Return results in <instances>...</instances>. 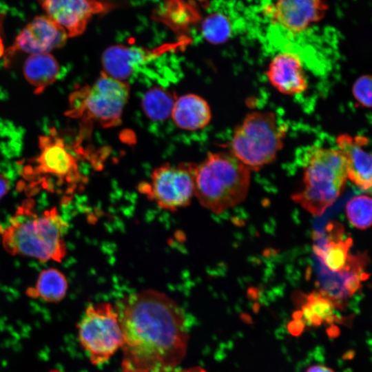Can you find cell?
Returning a JSON list of instances; mask_svg holds the SVG:
<instances>
[{
    "mask_svg": "<svg viewBox=\"0 0 372 372\" xmlns=\"http://www.w3.org/2000/svg\"><path fill=\"white\" fill-rule=\"evenodd\" d=\"M114 307L123 335V372H172L184 358L188 341L177 302L147 289L125 296Z\"/></svg>",
    "mask_w": 372,
    "mask_h": 372,
    "instance_id": "obj_1",
    "label": "cell"
},
{
    "mask_svg": "<svg viewBox=\"0 0 372 372\" xmlns=\"http://www.w3.org/2000/svg\"><path fill=\"white\" fill-rule=\"evenodd\" d=\"M68 229L56 207L37 214L24 205L3 231V246L12 255L61 262L66 254L64 236Z\"/></svg>",
    "mask_w": 372,
    "mask_h": 372,
    "instance_id": "obj_2",
    "label": "cell"
},
{
    "mask_svg": "<svg viewBox=\"0 0 372 372\" xmlns=\"http://www.w3.org/2000/svg\"><path fill=\"white\" fill-rule=\"evenodd\" d=\"M194 196L214 213L243 201L250 185V169L231 154L209 153L194 170Z\"/></svg>",
    "mask_w": 372,
    "mask_h": 372,
    "instance_id": "obj_3",
    "label": "cell"
},
{
    "mask_svg": "<svg viewBox=\"0 0 372 372\" xmlns=\"http://www.w3.org/2000/svg\"><path fill=\"white\" fill-rule=\"evenodd\" d=\"M347 180V162L338 148H318L309 156L304 187L293 200L315 216L322 215L340 196Z\"/></svg>",
    "mask_w": 372,
    "mask_h": 372,
    "instance_id": "obj_4",
    "label": "cell"
},
{
    "mask_svg": "<svg viewBox=\"0 0 372 372\" xmlns=\"http://www.w3.org/2000/svg\"><path fill=\"white\" fill-rule=\"evenodd\" d=\"M286 130L272 112L249 113L234 132L231 154L250 170L257 171L276 158Z\"/></svg>",
    "mask_w": 372,
    "mask_h": 372,
    "instance_id": "obj_5",
    "label": "cell"
},
{
    "mask_svg": "<svg viewBox=\"0 0 372 372\" xmlns=\"http://www.w3.org/2000/svg\"><path fill=\"white\" fill-rule=\"evenodd\" d=\"M130 96L129 83L102 72L90 85L74 91L65 114L84 122H96L104 127L118 125Z\"/></svg>",
    "mask_w": 372,
    "mask_h": 372,
    "instance_id": "obj_6",
    "label": "cell"
},
{
    "mask_svg": "<svg viewBox=\"0 0 372 372\" xmlns=\"http://www.w3.org/2000/svg\"><path fill=\"white\" fill-rule=\"evenodd\" d=\"M39 154L24 167V178L48 189L63 188L69 194L74 192L84 178L64 140L52 130L49 135L39 137Z\"/></svg>",
    "mask_w": 372,
    "mask_h": 372,
    "instance_id": "obj_7",
    "label": "cell"
},
{
    "mask_svg": "<svg viewBox=\"0 0 372 372\" xmlns=\"http://www.w3.org/2000/svg\"><path fill=\"white\" fill-rule=\"evenodd\" d=\"M78 335L92 364L107 362L123 343L114 306L109 302L90 304L78 324Z\"/></svg>",
    "mask_w": 372,
    "mask_h": 372,
    "instance_id": "obj_8",
    "label": "cell"
},
{
    "mask_svg": "<svg viewBox=\"0 0 372 372\" xmlns=\"http://www.w3.org/2000/svg\"><path fill=\"white\" fill-rule=\"evenodd\" d=\"M196 165L163 164L154 169L138 191L160 208L175 211L189 205L194 196Z\"/></svg>",
    "mask_w": 372,
    "mask_h": 372,
    "instance_id": "obj_9",
    "label": "cell"
},
{
    "mask_svg": "<svg viewBox=\"0 0 372 372\" xmlns=\"http://www.w3.org/2000/svg\"><path fill=\"white\" fill-rule=\"evenodd\" d=\"M45 15L67 33L68 37L82 34L93 16L109 12L113 6L101 0H39Z\"/></svg>",
    "mask_w": 372,
    "mask_h": 372,
    "instance_id": "obj_10",
    "label": "cell"
},
{
    "mask_svg": "<svg viewBox=\"0 0 372 372\" xmlns=\"http://www.w3.org/2000/svg\"><path fill=\"white\" fill-rule=\"evenodd\" d=\"M68 39L65 30L46 15L35 17L15 38L6 52L5 63L8 65L18 51L30 53H49L63 47Z\"/></svg>",
    "mask_w": 372,
    "mask_h": 372,
    "instance_id": "obj_11",
    "label": "cell"
},
{
    "mask_svg": "<svg viewBox=\"0 0 372 372\" xmlns=\"http://www.w3.org/2000/svg\"><path fill=\"white\" fill-rule=\"evenodd\" d=\"M264 10L273 24L300 34L323 19L328 6L324 0H276Z\"/></svg>",
    "mask_w": 372,
    "mask_h": 372,
    "instance_id": "obj_12",
    "label": "cell"
},
{
    "mask_svg": "<svg viewBox=\"0 0 372 372\" xmlns=\"http://www.w3.org/2000/svg\"><path fill=\"white\" fill-rule=\"evenodd\" d=\"M181 44L182 42L179 41L152 50L125 45L108 47L102 54L103 72L118 80L127 82L150 61Z\"/></svg>",
    "mask_w": 372,
    "mask_h": 372,
    "instance_id": "obj_13",
    "label": "cell"
},
{
    "mask_svg": "<svg viewBox=\"0 0 372 372\" xmlns=\"http://www.w3.org/2000/svg\"><path fill=\"white\" fill-rule=\"evenodd\" d=\"M338 149L347 162V178L363 190H370L372 180L371 152L366 149L369 141L364 136L339 135Z\"/></svg>",
    "mask_w": 372,
    "mask_h": 372,
    "instance_id": "obj_14",
    "label": "cell"
},
{
    "mask_svg": "<svg viewBox=\"0 0 372 372\" xmlns=\"http://www.w3.org/2000/svg\"><path fill=\"white\" fill-rule=\"evenodd\" d=\"M267 76L271 85L284 94H299L308 87L301 59L291 52H280L271 59Z\"/></svg>",
    "mask_w": 372,
    "mask_h": 372,
    "instance_id": "obj_15",
    "label": "cell"
},
{
    "mask_svg": "<svg viewBox=\"0 0 372 372\" xmlns=\"http://www.w3.org/2000/svg\"><path fill=\"white\" fill-rule=\"evenodd\" d=\"M327 237L316 235L313 249L318 259L330 271L341 273L349 269L353 256L349 251L353 241L351 238L342 239L343 227L340 224L327 226Z\"/></svg>",
    "mask_w": 372,
    "mask_h": 372,
    "instance_id": "obj_16",
    "label": "cell"
},
{
    "mask_svg": "<svg viewBox=\"0 0 372 372\" xmlns=\"http://www.w3.org/2000/svg\"><path fill=\"white\" fill-rule=\"evenodd\" d=\"M171 118L180 129L195 131L205 127L211 119L208 103L195 94H187L176 99Z\"/></svg>",
    "mask_w": 372,
    "mask_h": 372,
    "instance_id": "obj_17",
    "label": "cell"
},
{
    "mask_svg": "<svg viewBox=\"0 0 372 372\" xmlns=\"http://www.w3.org/2000/svg\"><path fill=\"white\" fill-rule=\"evenodd\" d=\"M59 64L50 53L30 54L23 65V74L37 94L52 85L59 73Z\"/></svg>",
    "mask_w": 372,
    "mask_h": 372,
    "instance_id": "obj_18",
    "label": "cell"
},
{
    "mask_svg": "<svg viewBox=\"0 0 372 372\" xmlns=\"http://www.w3.org/2000/svg\"><path fill=\"white\" fill-rule=\"evenodd\" d=\"M68 281L65 276L55 268L43 270L35 287L28 290L30 297L40 298L47 302H59L66 295Z\"/></svg>",
    "mask_w": 372,
    "mask_h": 372,
    "instance_id": "obj_19",
    "label": "cell"
},
{
    "mask_svg": "<svg viewBox=\"0 0 372 372\" xmlns=\"http://www.w3.org/2000/svg\"><path fill=\"white\" fill-rule=\"evenodd\" d=\"M335 302L322 292L313 291L306 296L301 307L300 317L309 326L317 327L334 319Z\"/></svg>",
    "mask_w": 372,
    "mask_h": 372,
    "instance_id": "obj_20",
    "label": "cell"
},
{
    "mask_svg": "<svg viewBox=\"0 0 372 372\" xmlns=\"http://www.w3.org/2000/svg\"><path fill=\"white\" fill-rule=\"evenodd\" d=\"M176 99L167 90L153 87L144 94L141 106L147 118L153 121H164L171 116Z\"/></svg>",
    "mask_w": 372,
    "mask_h": 372,
    "instance_id": "obj_21",
    "label": "cell"
},
{
    "mask_svg": "<svg viewBox=\"0 0 372 372\" xmlns=\"http://www.w3.org/2000/svg\"><path fill=\"white\" fill-rule=\"evenodd\" d=\"M201 34L204 39L211 43H223L231 37V23L225 14L219 12L211 13L203 20Z\"/></svg>",
    "mask_w": 372,
    "mask_h": 372,
    "instance_id": "obj_22",
    "label": "cell"
},
{
    "mask_svg": "<svg viewBox=\"0 0 372 372\" xmlns=\"http://www.w3.org/2000/svg\"><path fill=\"white\" fill-rule=\"evenodd\" d=\"M371 198L360 195L352 198L346 205V214L350 223L360 229L371 225Z\"/></svg>",
    "mask_w": 372,
    "mask_h": 372,
    "instance_id": "obj_23",
    "label": "cell"
},
{
    "mask_svg": "<svg viewBox=\"0 0 372 372\" xmlns=\"http://www.w3.org/2000/svg\"><path fill=\"white\" fill-rule=\"evenodd\" d=\"M352 94L355 101L362 107H371V76L362 75L353 85Z\"/></svg>",
    "mask_w": 372,
    "mask_h": 372,
    "instance_id": "obj_24",
    "label": "cell"
},
{
    "mask_svg": "<svg viewBox=\"0 0 372 372\" xmlns=\"http://www.w3.org/2000/svg\"><path fill=\"white\" fill-rule=\"evenodd\" d=\"M10 187L9 179L0 174V199L8 192Z\"/></svg>",
    "mask_w": 372,
    "mask_h": 372,
    "instance_id": "obj_25",
    "label": "cell"
},
{
    "mask_svg": "<svg viewBox=\"0 0 372 372\" xmlns=\"http://www.w3.org/2000/svg\"><path fill=\"white\" fill-rule=\"evenodd\" d=\"M305 372H335L331 368L322 364H314L308 367Z\"/></svg>",
    "mask_w": 372,
    "mask_h": 372,
    "instance_id": "obj_26",
    "label": "cell"
},
{
    "mask_svg": "<svg viewBox=\"0 0 372 372\" xmlns=\"http://www.w3.org/2000/svg\"><path fill=\"white\" fill-rule=\"evenodd\" d=\"M172 372H207L205 369L200 366H194L192 368H189L187 369H183L177 371H172Z\"/></svg>",
    "mask_w": 372,
    "mask_h": 372,
    "instance_id": "obj_27",
    "label": "cell"
},
{
    "mask_svg": "<svg viewBox=\"0 0 372 372\" xmlns=\"http://www.w3.org/2000/svg\"><path fill=\"white\" fill-rule=\"evenodd\" d=\"M3 48L1 40L0 39V57L3 55Z\"/></svg>",
    "mask_w": 372,
    "mask_h": 372,
    "instance_id": "obj_28",
    "label": "cell"
},
{
    "mask_svg": "<svg viewBox=\"0 0 372 372\" xmlns=\"http://www.w3.org/2000/svg\"><path fill=\"white\" fill-rule=\"evenodd\" d=\"M50 372H62V371H61L59 370V369H52V370H51Z\"/></svg>",
    "mask_w": 372,
    "mask_h": 372,
    "instance_id": "obj_29",
    "label": "cell"
}]
</instances>
